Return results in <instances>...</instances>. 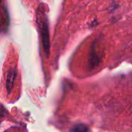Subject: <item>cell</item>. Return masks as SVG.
Returning a JSON list of instances; mask_svg holds the SVG:
<instances>
[{"instance_id": "obj_1", "label": "cell", "mask_w": 132, "mask_h": 132, "mask_svg": "<svg viewBox=\"0 0 132 132\" xmlns=\"http://www.w3.org/2000/svg\"><path fill=\"white\" fill-rule=\"evenodd\" d=\"M37 25L42 38L43 47L46 53V57L50 56V31H49V21L44 10L39 7L37 15Z\"/></svg>"}, {"instance_id": "obj_2", "label": "cell", "mask_w": 132, "mask_h": 132, "mask_svg": "<svg viewBox=\"0 0 132 132\" xmlns=\"http://www.w3.org/2000/svg\"><path fill=\"white\" fill-rule=\"evenodd\" d=\"M16 75H17V70L15 68H11L8 71L6 82H5V87H6V90H7V92L9 94L12 90V88H13L14 84H15V80L16 78Z\"/></svg>"}, {"instance_id": "obj_3", "label": "cell", "mask_w": 132, "mask_h": 132, "mask_svg": "<svg viewBox=\"0 0 132 132\" xmlns=\"http://www.w3.org/2000/svg\"><path fill=\"white\" fill-rule=\"evenodd\" d=\"M100 63V58L97 55V53H96V50H95V46L94 45L92 46L91 47V50H90V60H89V64H90V67L92 69L94 67H95L96 66H97Z\"/></svg>"}, {"instance_id": "obj_4", "label": "cell", "mask_w": 132, "mask_h": 132, "mask_svg": "<svg viewBox=\"0 0 132 132\" xmlns=\"http://www.w3.org/2000/svg\"><path fill=\"white\" fill-rule=\"evenodd\" d=\"M70 131L73 132H87L90 131V128L84 124H79L73 127Z\"/></svg>"}, {"instance_id": "obj_5", "label": "cell", "mask_w": 132, "mask_h": 132, "mask_svg": "<svg viewBox=\"0 0 132 132\" xmlns=\"http://www.w3.org/2000/svg\"><path fill=\"white\" fill-rule=\"evenodd\" d=\"M5 114H6V111L5 110V108H4L1 107V108H0V116L4 117Z\"/></svg>"}, {"instance_id": "obj_6", "label": "cell", "mask_w": 132, "mask_h": 132, "mask_svg": "<svg viewBox=\"0 0 132 132\" xmlns=\"http://www.w3.org/2000/svg\"><path fill=\"white\" fill-rule=\"evenodd\" d=\"M2 1H3V0H0V2H2Z\"/></svg>"}]
</instances>
